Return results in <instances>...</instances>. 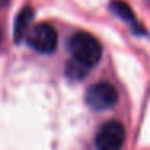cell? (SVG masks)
I'll return each instance as SVG.
<instances>
[{
	"label": "cell",
	"instance_id": "obj_1",
	"mask_svg": "<svg viewBox=\"0 0 150 150\" xmlns=\"http://www.w3.org/2000/svg\"><path fill=\"white\" fill-rule=\"evenodd\" d=\"M69 52L73 55V60L92 68L102 57V45L89 33H76L69 39Z\"/></svg>",
	"mask_w": 150,
	"mask_h": 150
},
{
	"label": "cell",
	"instance_id": "obj_3",
	"mask_svg": "<svg viewBox=\"0 0 150 150\" xmlns=\"http://www.w3.org/2000/svg\"><path fill=\"white\" fill-rule=\"evenodd\" d=\"M118 100V94L113 86L107 82H97L86 92V103L92 110H107L111 108Z\"/></svg>",
	"mask_w": 150,
	"mask_h": 150
},
{
	"label": "cell",
	"instance_id": "obj_9",
	"mask_svg": "<svg viewBox=\"0 0 150 150\" xmlns=\"http://www.w3.org/2000/svg\"><path fill=\"white\" fill-rule=\"evenodd\" d=\"M0 37H2V33H0Z\"/></svg>",
	"mask_w": 150,
	"mask_h": 150
},
{
	"label": "cell",
	"instance_id": "obj_6",
	"mask_svg": "<svg viewBox=\"0 0 150 150\" xmlns=\"http://www.w3.org/2000/svg\"><path fill=\"white\" fill-rule=\"evenodd\" d=\"M110 7H111V10H113L118 16H121L123 20L129 21V23L132 24V28H136V29H137L139 24H137L136 16H134L132 10L129 8V5H127V4H124V2H121V0H115V2H111Z\"/></svg>",
	"mask_w": 150,
	"mask_h": 150
},
{
	"label": "cell",
	"instance_id": "obj_4",
	"mask_svg": "<svg viewBox=\"0 0 150 150\" xmlns=\"http://www.w3.org/2000/svg\"><path fill=\"white\" fill-rule=\"evenodd\" d=\"M28 44L40 53H52L57 49V33L49 24H37L28 34Z\"/></svg>",
	"mask_w": 150,
	"mask_h": 150
},
{
	"label": "cell",
	"instance_id": "obj_5",
	"mask_svg": "<svg viewBox=\"0 0 150 150\" xmlns=\"http://www.w3.org/2000/svg\"><path fill=\"white\" fill-rule=\"evenodd\" d=\"M33 16H34L33 8H28L26 7V8H23V10L20 11L18 18L15 20V40H16V42H20V40L24 37L26 29H28V26H29Z\"/></svg>",
	"mask_w": 150,
	"mask_h": 150
},
{
	"label": "cell",
	"instance_id": "obj_2",
	"mask_svg": "<svg viewBox=\"0 0 150 150\" xmlns=\"http://www.w3.org/2000/svg\"><path fill=\"white\" fill-rule=\"evenodd\" d=\"M124 144V127L118 121H108L98 129L95 137L97 150H121Z\"/></svg>",
	"mask_w": 150,
	"mask_h": 150
},
{
	"label": "cell",
	"instance_id": "obj_7",
	"mask_svg": "<svg viewBox=\"0 0 150 150\" xmlns=\"http://www.w3.org/2000/svg\"><path fill=\"white\" fill-rule=\"evenodd\" d=\"M89 71V66L82 65V63L76 62V60H71L66 66V74L73 79H82Z\"/></svg>",
	"mask_w": 150,
	"mask_h": 150
},
{
	"label": "cell",
	"instance_id": "obj_8",
	"mask_svg": "<svg viewBox=\"0 0 150 150\" xmlns=\"http://www.w3.org/2000/svg\"><path fill=\"white\" fill-rule=\"evenodd\" d=\"M8 4V0H0V8L4 7V5H7Z\"/></svg>",
	"mask_w": 150,
	"mask_h": 150
}]
</instances>
